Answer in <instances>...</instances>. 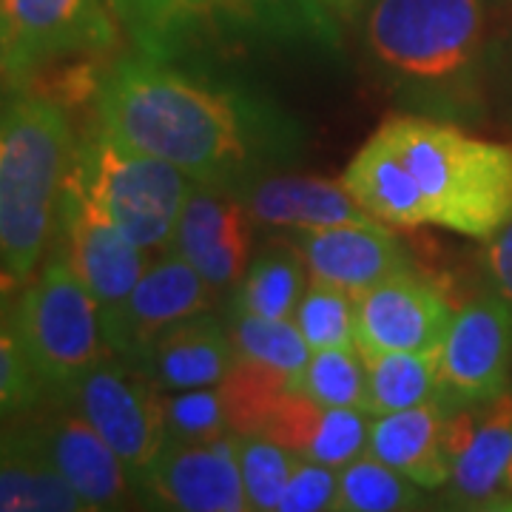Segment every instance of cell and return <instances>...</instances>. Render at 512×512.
I'll use <instances>...</instances> for the list:
<instances>
[{
	"mask_svg": "<svg viewBox=\"0 0 512 512\" xmlns=\"http://www.w3.org/2000/svg\"><path fill=\"white\" fill-rule=\"evenodd\" d=\"M55 239V256L89 288L100 313L114 311L151 265L146 248L131 242L106 217V211L74 180L72 171L57 208Z\"/></svg>",
	"mask_w": 512,
	"mask_h": 512,
	"instance_id": "cell-10",
	"label": "cell"
},
{
	"mask_svg": "<svg viewBox=\"0 0 512 512\" xmlns=\"http://www.w3.org/2000/svg\"><path fill=\"white\" fill-rule=\"evenodd\" d=\"M242 202L248 205L254 222L268 228H288V231H313L342 222L373 220L350 197L345 185L330 183L322 177L268 174L242 194Z\"/></svg>",
	"mask_w": 512,
	"mask_h": 512,
	"instance_id": "cell-22",
	"label": "cell"
},
{
	"mask_svg": "<svg viewBox=\"0 0 512 512\" xmlns=\"http://www.w3.org/2000/svg\"><path fill=\"white\" fill-rule=\"evenodd\" d=\"M12 325L32 362L43 399L63 396L109 353L97 299L60 256H52L20 293Z\"/></svg>",
	"mask_w": 512,
	"mask_h": 512,
	"instance_id": "cell-7",
	"label": "cell"
},
{
	"mask_svg": "<svg viewBox=\"0 0 512 512\" xmlns=\"http://www.w3.org/2000/svg\"><path fill=\"white\" fill-rule=\"evenodd\" d=\"M453 311L430 282L413 271L387 276L356 296V348L362 356L441 348Z\"/></svg>",
	"mask_w": 512,
	"mask_h": 512,
	"instance_id": "cell-15",
	"label": "cell"
},
{
	"mask_svg": "<svg viewBox=\"0 0 512 512\" xmlns=\"http://www.w3.org/2000/svg\"><path fill=\"white\" fill-rule=\"evenodd\" d=\"M251 248L254 217L242 197L194 185L165 254L183 256L214 291H222L245 276Z\"/></svg>",
	"mask_w": 512,
	"mask_h": 512,
	"instance_id": "cell-16",
	"label": "cell"
},
{
	"mask_svg": "<svg viewBox=\"0 0 512 512\" xmlns=\"http://www.w3.org/2000/svg\"><path fill=\"white\" fill-rule=\"evenodd\" d=\"M512 362V308L501 296H481L453 313L439 348L444 399L461 407L504 393Z\"/></svg>",
	"mask_w": 512,
	"mask_h": 512,
	"instance_id": "cell-14",
	"label": "cell"
},
{
	"mask_svg": "<svg viewBox=\"0 0 512 512\" xmlns=\"http://www.w3.org/2000/svg\"><path fill=\"white\" fill-rule=\"evenodd\" d=\"M74 151L57 100L26 86L0 92V262L18 282L35 274L55 237Z\"/></svg>",
	"mask_w": 512,
	"mask_h": 512,
	"instance_id": "cell-3",
	"label": "cell"
},
{
	"mask_svg": "<svg viewBox=\"0 0 512 512\" xmlns=\"http://www.w3.org/2000/svg\"><path fill=\"white\" fill-rule=\"evenodd\" d=\"M296 248L311 279L339 285L356 296L387 276L410 271L407 248L379 220L296 231Z\"/></svg>",
	"mask_w": 512,
	"mask_h": 512,
	"instance_id": "cell-18",
	"label": "cell"
},
{
	"mask_svg": "<svg viewBox=\"0 0 512 512\" xmlns=\"http://www.w3.org/2000/svg\"><path fill=\"white\" fill-rule=\"evenodd\" d=\"M165 427L168 439L177 441H211L228 436L231 424L220 384L165 393Z\"/></svg>",
	"mask_w": 512,
	"mask_h": 512,
	"instance_id": "cell-32",
	"label": "cell"
},
{
	"mask_svg": "<svg viewBox=\"0 0 512 512\" xmlns=\"http://www.w3.org/2000/svg\"><path fill=\"white\" fill-rule=\"evenodd\" d=\"M57 399L103 436L137 487L168 441L163 390L140 367L109 350Z\"/></svg>",
	"mask_w": 512,
	"mask_h": 512,
	"instance_id": "cell-9",
	"label": "cell"
},
{
	"mask_svg": "<svg viewBox=\"0 0 512 512\" xmlns=\"http://www.w3.org/2000/svg\"><path fill=\"white\" fill-rule=\"evenodd\" d=\"M234 447L251 510L274 512L293 467L302 456L262 433H234Z\"/></svg>",
	"mask_w": 512,
	"mask_h": 512,
	"instance_id": "cell-31",
	"label": "cell"
},
{
	"mask_svg": "<svg viewBox=\"0 0 512 512\" xmlns=\"http://www.w3.org/2000/svg\"><path fill=\"white\" fill-rule=\"evenodd\" d=\"M49 407L35 410L18 424L86 510H126L140 501L126 464L103 436L74 407L60 399H40Z\"/></svg>",
	"mask_w": 512,
	"mask_h": 512,
	"instance_id": "cell-11",
	"label": "cell"
},
{
	"mask_svg": "<svg viewBox=\"0 0 512 512\" xmlns=\"http://www.w3.org/2000/svg\"><path fill=\"white\" fill-rule=\"evenodd\" d=\"M367 367V413L384 416L407 407L444 399L439 373V350L413 353L393 350L365 356Z\"/></svg>",
	"mask_w": 512,
	"mask_h": 512,
	"instance_id": "cell-24",
	"label": "cell"
},
{
	"mask_svg": "<svg viewBox=\"0 0 512 512\" xmlns=\"http://www.w3.org/2000/svg\"><path fill=\"white\" fill-rule=\"evenodd\" d=\"M106 3H109V9H111V6H114V3H117V0H106Z\"/></svg>",
	"mask_w": 512,
	"mask_h": 512,
	"instance_id": "cell-37",
	"label": "cell"
},
{
	"mask_svg": "<svg viewBox=\"0 0 512 512\" xmlns=\"http://www.w3.org/2000/svg\"><path fill=\"white\" fill-rule=\"evenodd\" d=\"M43 399L32 362L23 350L18 330L12 325V313H0V416L29 410Z\"/></svg>",
	"mask_w": 512,
	"mask_h": 512,
	"instance_id": "cell-33",
	"label": "cell"
},
{
	"mask_svg": "<svg viewBox=\"0 0 512 512\" xmlns=\"http://www.w3.org/2000/svg\"><path fill=\"white\" fill-rule=\"evenodd\" d=\"M214 288L183 256L165 254L151 262L126 299L103 313V336L111 353L140 365L151 345L194 313L208 311Z\"/></svg>",
	"mask_w": 512,
	"mask_h": 512,
	"instance_id": "cell-13",
	"label": "cell"
},
{
	"mask_svg": "<svg viewBox=\"0 0 512 512\" xmlns=\"http://www.w3.org/2000/svg\"><path fill=\"white\" fill-rule=\"evenodd\" d=\"M72 174L123 234L148 254L168 251L194 180L97 126L74 151Z\"/></svg>",
	"mask_w": 512,
	"mask_h": 512,
	"instance_id": "cell-6",
	"label": "cell"
},
{
	"mask_svg": "<svg viewBox=\"0 0 512 512\" xmlns=\"http://www.w3.org/2000/svg\"><path fill=\"white\" fill-rule=\"evenodd\" d=\"M86 504L18 424L0 430V512H83Z\"/></svg>",
	"mask_w": 512,
	"mask_h": 512,
	"instance_id": "cell-23",
	"label": "cell"
},
{
	"mask_svg": "<svg viewBox=\"0 0 512 512\" xmlns=\"http://www.w3.org/2000/svg\"><path fill=\"white\" fill-rule=\"evenodd\" d=\"M367 49L390 80L441 89L470 72L484 40V0H370Z\"/></svg>",
	"mask_w": 512,
	"mask_h": 512,
	"instance_id": "cell-5",
	"label": "cell"
},
{
	"mask_svg": "<svg viewBox=\"0 0 512 512\" xmlns=\"http://www.w3.org/2000/svg\"><path fill=\"white\" fill-rule=\"evenodd\" d=\"M370 413L359 407H328L285 390L276 399L262 436L285 444L296 456L342 470L370 447Z\"/></svg>",
	"mask_w": 512,
	"mask_h": 512,
	"instance_id": "cell-19",
	"label": "cell"
},
{
	"mask_svg": "<svg viewBox=\"0 0 512 512\" xmlns=\"http://www.w3.org/2000/svg\"><path fill=\"white\" fill-rule=\"evenodd\" d=\"M453 404L436 399L430 404L407 407L376 416L370 424L367 453L382 458L424 490L447 487L450 453H447V416Z\"/></svg>",
	"mask_w": 512,
	"mask_h": 512,
	"instance_id": "cell-21",
	"label": "cell"
},
{
	"mask_svg": "<svg viewBox=\"0 0 512 512\" xmlns=\"http://www.w3.org/2000/svg\"><path fill=\"white\" fill-rule=\"evenodd\" d=\"M308 288V265L299 248H268L248 265L239 279L234 311L256 313L268 319H293L296 305Z\"/></svg>",
	"mask_w": 512,
	"mask_h": 512,
	"instance_id": "cell-25",
	"label": "cell"
},
{
	"mask_svg": "<svg viewBox=\"0 0 512 512\" xmlns=\"http://www.w3.org/2000/svg\"><path fill=\"white\" fill-rule=\"evenodd\" d=\"M339 498V470L311 458H299L291 478L276 504L279 512H319L336 510Z\"/></svg>",
	"mask_w": 512,
	"mask_h": 512,
	"instance_id": "cell-34",
	"label": "cell"
},
{
	"mask_svg": "<svg viewBox=\"0 0 512 512\" xmlns=\"http://www.w3.org/2000/svg\"><path fill=\"white\" fill-rule=\"evenodd\" d=\"M117 46L106 0H0V77L29 86L63 60H100Z\"/></svg>",
	"mask_w": 512,
	"mask_h": 512,
	"instance_id": "cell-8",
	"label": "cell"
},
{
	"mask_svg": "<svg viewBox=\"0 0 512 512\" xmlns=\"http://www.w3.org/2000/svg\"><path fill=\"white\" fill-rule=\"evenodd\" d=\"M231 342L237 348V359L271 367L279 373L296 376L311 359V345L293 319H268L256 313H242L231 308L228 316Z\"/></svg>",
	"mask_w": 512,
	"mask_h": 512,
	"instance_id": "cell-26",
	"label": "cell"
},
{
	"mask_svg": "<svg viewBox=\"0 0 512 512\" xmlns=\"http://www.w3.org/2000/svg\"><path fill=\"white\" fill-rule=\"evenodd\" d=\"M450 501L484 507L498 498L512 461V396L453 407L447 416Z\"/></svg>",
	"mask_w": 512,
	"mask_h": 512,
	"instance_id": "cell-17",
	"label": "cell"
},
{
	"mask_svg": "<svg viewBox=\"0 0 512 512\" xmlns=\"http://www.w3.org/2000/svg\"><path fill=\"white\" fill-rule=\"evenodd\" d=\"M293 322L299 325L311 350L353 348L356 345V293L339 285L311 279Z\"/></svg>",
	"mask_w": 512,
	"mask_h": 512,
	"instance_id": "cell-29",
	"label": "cell"
},
{
	"mask_svg": "<svg viewBox=\"0 0 512 512\" xmlns=\"http://www.w3.org/2000/svg\"><path fill=\"white\" fill-rule=\"evenodd\" d=\"M237 365V348L231 342L228 322L200 311L168 328L151 345L140 370L165 393L217 387Z\"/></svg>",
	"mask_w": 512,
	"mask_h": 512,
	"instance_id": "cell-20",
	"label": "cell"
},
{
	"mask_svg": "<svg viewBox=\"0 0 512 512\" xmlns=\"http://www.w3.org/2000/svg\"><path fill=\"white\" fill-rule=\"evenodd\" d=\"M97 126L177 165L197 185L242 197L293 163L299 131L285 114L214 69L146 55L114 60L94 94Z\"/></svg>",
	"mask_w": 512,
	"mask_h": 512,
	"instance_id": "cell-1",
	"label": "cell"
},
{
	"mask_svg": "<svg viewBox=\"0 0 512 512\" xmlns=\"http://www.w3.org/2000/svg\"><path fill=\"white\" fill-rule=\"evenodd\" d=\"M111 12L140 55L191 69L325 55L342 43L319 0H117Z\"/></svg>",
	"mask_w": 512,
	"mask_h": 512,
	"instance_id": "cell-2",
	"label": "cell"
},
{
	"mask_svg": "<svg viewBox=\"0 0 512 512\" xmlns=\"http://www.w3.org/2000/svg\"><path fill=\"white\" fill-rule=\"evenodd\" d=\"M319 3L339 23H353V20L362 15V9H365V0H319Z\"/></svg>",
	"mask_w": 512,
	"mask_h": 512,
	"instance_id": "cell-36",
	"label": "cell"
},
{
	"mask_svg": "<svg viewBox=\"0 0 512 512\" xmlns=\"http://www.w3.org/2000/svg\"><path fill=\"white\" fill-rule=\"evenodd\" d=\"M419 197L424 225L490 242L512 222V146L419 114L382 126Z\"/></svg>",
	"mask_w": 512,
	"mask_h": 512,
	"instance_id": "cell-4",
	"label": "cell"
},
{
	"mask_svg": "<svg viewBox=\"0 0 512 512\" xmlns=\"http://www.w3.org/2000/svg\"><path fill=\"white\" fill-rule=\"evenodd\" d=\"M140 501L180 512L251 510L239 473L234 433L211 441L168 439L137 484Z\"/></svg>",
	"mask_w": 512,
	"mask_h": 512,
	"instance_id": "cell-12",
	"label": "cell"
},
{
	"mask_svg": "<svg viewBox=\"0 0 512 512\" xmlns=\"http://www.w3.org/2000/svg\"><path fill=\"white\" fill-rule=\"evenodd\" d=\"M421 504L419 484L384 464L382 458H353L339 470L336 510L345 512H399L416 510Z\"/></svg>",
	"mask_w": 512,
	"mask_h": 512,
	"instance_id": "cell-27",
	"label": "cell"
},
{
	"mask_svg": "<svg viewBox=\"0 0 512 512\" xmlns=\"http://www.w3.org/2000/svg\"><path fill=\"white\" fill-rule=\"evenodd\" d=\"M487 268H490V279L498 296L507 299V305L512 308V222L498 237L490 239Z\"/></svg>",
	"mask_w": 512,
	"mask_h": 512,
	"instance_id": "cell-35",
	"label": "cell"
},
{
	"mask_svg": "<svg viewBox=\"0 0 512 512\" xmlns=\"http://www.w3.org/2000/svg\"><path fill=\"white\" fill-rule=\"evenodd\" d=\"M291 390L328 407L367 410V367L359 348L313 350L308 365L288 382Z\"/></svg>",
	"mask_w": 512,
	"mask_h": 512,
	"instance_id": "cell-28",
	"label": "cell"
},
{
	"mask_svg": "<svg viewBox=\"0 0 512 512\" xmlns=\"http://www.w3.org/2000/svg\"><path fill=\"white\" fill-rule=\"evenodd\" d=\"M288 382V373L237 359L234 370L220 384L231 433H262L276 399L288 390Z\"/></svg>",
	"mask_w": 512,
	"mask_h": 512,
	"instance_id": "cell-30",
	"label": "cell"
}]
</instances>
